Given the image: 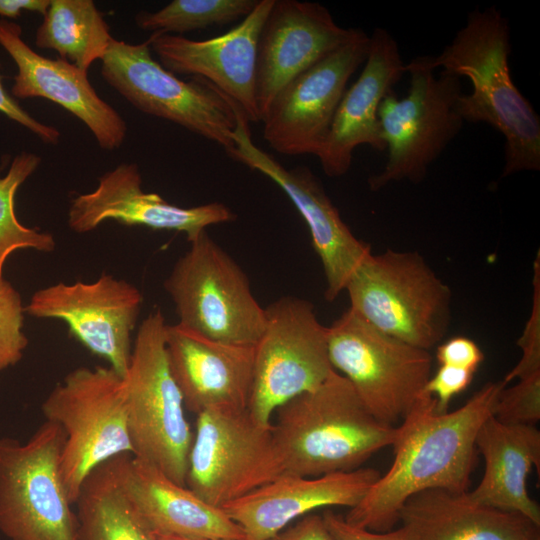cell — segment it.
I'll use <instances>...</instances> for the list:
<instances>
[{"label": "cell", "instance_id": "6da1fadb", "mask_svg": "<svg viewBox=\"0 0 540 540\" xmlns=\"http://www.w3.org/2000/svg\"><path fill=\"white\" fill-rule=\"evenodd\" d=\"M505 386L503 380L486 383L459 409L442 414L435 410V398L423 391L398 425L390 468L349 509L345 521L372 532H387L399 522L400 509L409 497L431 489L467 492L477 432L492 415Z\"/></svg>", "mask_w": 540, "mask_h": 540}, {"label": "cell", "instance_id": "7a4b0ae2", "mask_svg": "<svg viewBox=\"0 0 540 540\" xmlns=\"http://www.w3.org/2000/svg\"><path fill=\"white\" fill-rule=\"evenodd\" d=\"M510 52L508 20L490 6L471 11L451 43L433 56L435 68L472 84L458 101L463 121L486 123L504 137L501 177L540 170V118L512 80Z\"/></svg>", "mask_w": 540, "mask_h": 540}, {"label": "cell", "instance_id": "3957f363", "mask_svg": "<svg viewBox=\"0 0 540 540\" xmlns=\"http://www.w3.org/2000/svg\"><path fill=\"white\" fill-rule=\"evenodd\" d=\"M272 434L281 475L316 477L360 468L394 444L398 425L378 421L335 370L317 388L274 412Z\"/></svg>", "mask_w": 540, "mask_h": 540}, {"label": "cell", "instance_id": "277c9868", "mask_svg": "<svg viewBox=\"0 0 540 540\" xmlns=\"http://www.w3.org/2000/svg\"><path fill=\"white\" fill-rule=\"evenodd\" d=\"M350 308L379 331L430 350L448 331L450 287L417 251L369 254L346 284Z\"/></svg>", "mask_w": 540, "mask_h": 540}, {"label": "cell", "instance_id": "5b68a950", "mask_svg": "<svg viewBox=\"0 0 540 540\" xmlns=\"http://www.w3.org/2000/svg\"><path fill=\"white\" fill-rule=\"evenodd\" d=\"M166 321L157 309L140 324L133 341L127 386L128 429L132 456L186 486L194 437L182 394L166 353Z\"/></svg>", "mask_w": 540, "mask_h": 540}, {"label": "cell", "instance_id": "8992f818", "mask_svg": "<svg viewBox=\"0 0 540 540\" xmlns=\"http://www.w3.org/2000/svg\"><path fill=\"white\" fill-rule=\"evenodd\" d=\"M41 409L45 420L64 432L59 467L72 505L94 468L115 456L132 454L126 381L109 366L70 371Z\"/></svg>", "mask_w": 540, "mask_h": 540}, {"label": "cell", "instance_id": "52a82bcc", "mask_svg": "<svg viewBox=\"0 0 540 540\" xmlns=\"http://www.w3.org/2000/svg\"><path fill=\"white\" fill-rule=\"evenodd\" d=\"M435 69L433 56L416 57L405 65L407 96L399 99L391 91L381 101L378 118L388 158L383 170L368 179L372 191L404 180L421 182L461 130V78L445 71L436 77Z\"/></svg>", "mask_w": 540, "mask_h": 540}, {"label": "cell", "instance_id": "ba28073f", "mask_svg": "<svg viewBox=\"0 0 540 540\" xmlns=\"http://www.w3.org/2000/svg\"><path fill=\"white\" fill-rule=\"evenodd\" d=\"M164 281L178 323L207 338L254 346L266 322L239 264L207 233L188 241Z\"/></svg>", "mask_w": 540, "mask_h": 540}, {"label": "cell", "instance_id": "9c48e42d", "mask_svg": "<svg viewBox=\"0 0 540 540\" xmlns=\"http://www.w3.org/2000/svg\"><path fill=\"white\" fill-rule=\"evenodd\" d=\"M327 343L333 369L385 425L408 415L431 376L428 350L379 331L350 307L327 327Z\"/></svg>", "mask_w": 540, "mask_h": 540}, {"label": "cell", "instance_id": "30bf717a", "mask_svg": "<svg viewBox=\"0 0 540 540\" xmlns=\"http://www.w3.org/2000/svg\"><path fill=\"white\" fill-rule=\"evenodd\" d=\"M64 439L46 420L25 442L0 437V532L9 540H78L59 467Z\"/></svg>", "mask_w": 540, "mask_h": 540}, {"label": "cell", "instance_id": "8fae6325", "mask_svg": "<svg viewBox=\"0 0 540 540\" xmlns=\"http://www.w3.org/2000/svg\"><path fill=\"white\" fill-rule=\"evenodd\" d=\"M103 79L137 110L168 120L225 149L234 146L237 105L201 78L184 81L152 57L148 41L113 38L101 60Z\"/></svg>", "mask_w": 540, "mask_h": 540}, {"label": "cell", "instance_id": "7c38bea8", "mask_svg": "<svg viewBox=\"0 0 540 540\" xmlns=\"http://www.w3.org/2000/svg\"><path fill=\"white\" fill-rule=\"evenodd\" d=\"M264 330L254 345L253 383L248 412L271 426L276 409L320 386L334 371L328 355L327 326L313 304L284 296L265 308Z\"/></svg>", "mask_w": 540, "mask_h": 540}, {"label": "cell", "instance_id": "4fadbf2b", "mask_svg": "<svg viewBox=\"0 0 540 540\" xmlns=\"http://www.w3.org/2000/svg\"><path fill=\"white\" fill-rule=\"evenodd\" d=\"M271 426L247 409H209L197 414L186 487L221 508L279 477Z\"/></svg>", "mask_w": 540, "mask_h": 540}, {"label": "cell", "instance_id": "5bb4252c", "mask_svg": "<svg viewBox=\"0 0 540 540\" xmlns=\"http://www.w3.org/2000/svg\"><path fill=\"white\" fill-rule=\"evenodd\" d=\"M236 121L232 134L234 146L226 151L228 156L268 177L291 200L309 229L324 271V296L332 302L345 290L357 267L372 253L370 246L352 233L309 168L287 169L260 149L252 140L248 119L238 107Z\"/></svg>", "mask_w": 540, "mask_h": 540}, {"label": "cell", "instance_id": "9a60e30c", "mask_svg": "<svg viewBox=\"0 0 540 540\" xmlns=\"http://www.w3.org/2000/svg\"><path fill=\"white\" fill-rule=\"evenodd\" d=\"M142 303L143 295L135 285L103 274L93 282H58L39 289L25 312L63 321L83 346L124 377Z\"/></svg>", "mask_w": 540, "mask_h": 540}, {"label": "cell", "instance_id": "2e32d148", "mask_svg": "<svg viewBox=\"0 0 540 540\" xmlns=\"http://www.w3.org/2000/svg\"><path fill=\"white\" fill-rule=\"evenodd\" d=\"M369 36H354L290 81L274 98L261 122L263 137L289 156L317 155L329 132L350 77L365 62Z\"/></svg>", "mask_w": 540, "mask_h": 540}, {"label": "cell", "instance_id": "e0dca14e", "mask_svg": "<svg viewBox=\"0 0 540 540\" xmlns=\"http://www.w3.org/2000/svg\"><path fill=\"white\" fill-rule=\"evenodd\" d=\"M273 3L258 0L238 25L213 38L192 40L152 33L147 41L165 69L175 75L206 80L232 100L249 122H260L256 103L257 47Z\"/></svg>", "mask_w": 540, "mask_h": 540}, {"label": "cell", "instance_id": "ac0fdd59", "mask_svg": "<svg viewBox=\"0 0 540 540\" xmlns=\"http://www.w3.org/2000/svg\"><path fill=\"white\" fill-rule=\"evenodd\" d=\"M357 29L339 26L320 3L274 0L257 47L256 103L260 121L290 81L350 40Z\"/></svg>", "mask_w": 540, "mask_h": 540}, {"label": "cell", "instance_id": "d6986e66", "mask_svg": "<svg viewBox=\"0 0 540 540\" xmlns=\"http://www.w3.org/2000/svg\"><path fill=\"white\" fill-rule=\"evenodd\" d=\"M234 219V213L221 202L181 207L157 193L145 192L137 164L121 163L105 172L93 191L71 200L67 223L72 231L87 233L104 221L114 220L128 226L184 232L190 241L208 226Z\"/></svg>", "mask_w": 540, "mask_h": 540}, {"label": "cell", "instance_id": "ffe728a7", "mask_svg": "<svg viewBox=\"0 0 540 540\" xmlns=\"http://www.w3.org/2000/svg\"><path fill=\"white\" fill-rule=\"evenodd\" d=\"M0 45L17 66L11 89L19 99L44 98L67 110L83 122L99 147L113 151L121 147L127 124L90 83L87 72L62 59L35 52L22 39V28L14 21L0 19Z\"/></svg>", "mask_w": 540, "mask_h": 540}, {"label": "cell", "instance_id": "44dd1931", "mask_svg": "<svg viewBox=\"0 0 540 540\" xmlns=\"http://www.w3.org/2000/svg\"><path fill=\"white\" fill-rule=\"evenodd\" d=\"M380 476L365 467L316 477L281 475L221 509L242 529L244 540H269L318 509L354 507Z\"/></svg>", "mask_w": 540, "mask_h": 540}, {"label": "cell", "instance_id": "7402d4cb", "mask_svg": "<svg viewBox=\"0 0 540 540\" xmlns=\"http://www.w3.org/2000/svg\"><path fill=\"white\" fill-rule=\"evenodd\" d=\"M167 359L185 408L247 409L253 383L254 346L216 341L179 323L165 330Z\"/></svg>", "mask_w": 540, "mask_h": 540}, {"label": "cell", "instance_id": "603a6c76", "mask_svg": "<svg viewBox=\"0 0 540 540\" xmlns=\"http://www.w3.org/2000/svg\"><path fill=\"white\" fill-rule=\"evenodd\" d=\"M364 63L358 79L346 89L316 155L324 173L330 177L348 172L353 152L359 145L386 150L378 110L383 98L405 73L398 44L388 31L374 29Z\"/></svg>", "mask_w": 540, "mask_h": 540}, {"label": "cell", "instance_id": "cb8c5ba5", "mask_svg": "<svg viewBox=\"0 0 540 540\" xmlns=\"http://www.w3.org/2000/svg\"><path fill=\"white\" fill-rule=\"evenodd\" d=\"M122 480L133 505L156 536L244 540L242 529L221 508L132 454L123 455Z\"/></svg>", "mask_w": 540, "mask_h": 540}, {"label": "cell", "instance_id": "d4e9b609", "mask_svg": "<svg viewBox=\"0 0 540 540\" xmlns=\"http://www.w3.org/2000/svg\"><path fill=\"white\" fill-rule=\"evenodd\" d=\"M399 521L412 540H540V526L527 517L475 503L466 492H419L405 501Z\"/></svg>", "mask_w": 540, "mask_h": 540}, {"label": "cell", "instance_id": "484cf974", "mask_svg": "<svg viewBox=\"0 0 540 540\" xmlns=\"http://www.w3.org/2000/svg\"><path fill=\"white\" fill-rule=\"evenodd\" d=\"M476 449L485 469L477 487L466 492L478 504L519 513L540 526V509L527 491L533 466L540 470V432L535 425H509L490 415L480 426Z\"/></svg>", "mask_w": 540, "mask_h": 540}, {"label": "cell", "instance_id": "4316f807", "mask_svg": "<svg viewBox=\"0 0 540 540\" xmlns=\"http://www.w3.org/2000/svg\"><path fill=\"white\" fill-rule=\"evenodd\" d=\"M123 455L101 463L83 481L75 502L78 540H159L125 490Z\"/></svg>", "mask_w": 540, "mask_h": 540}, {"label": "cell", "instance_id": "83f0119b", "mask_svg": "<svg viewBox=\"0 0 540 540\" xmlns=\"http://www.w3.org/2000/svg\"><path fill=\"white\" fill-rule=\"evenodd\" d=\"M113 37L92 0H50L35 33V44L55 50L83 71L102 60Z\"/></svg>", "mask_w": 540, "mask_h": 540}, {"label": "cell", "instance_id": "f1b7e54d", "mask_svg": "<svg viewBox=\"0 0 540 540\" xmlns=\"http://www.w3.org/2000/svg\"><path fill=\"white\" fill-rule=\"evenodd\" d=\"M257 3L258 0H173L157 11H139L135 23L152 33L181 34L243 19Z\"/></svg>", "mask_w": 540, "mask_h": 540}, {"label": "cell", "instance_id": "f546056e", "mask_svg": "<svg viewBox=\"0 0 540 540\" xmlns=\"http://www.w3.org/2000/svg\"><path fill=\"white\" fill-rule=\"evenodd\" d=\"M41 158L22 152L12 160L5 176L0 177V280L8 256L18 249L54 251L56 241L49 232L22 225L15 215L14 199L18 188L38 168Z\"/></svg>", "mask_w": 540, "mask_h": 540}, {"label": "cell", "instance_id": "4dcf8cb0", "mask_svg": "<svg viewBox=\"0 0 540 540\" xmlns=\"http://www.w3.org/2000/svg\"><path fill=\"white\" fill-rule=\"evenodd\" d=\"M25 307L20 293L4 278L0 280V371L15 365L28 345L23 328Z\"/></svg>", "mask_w": 540, "mask_h": 540}, {"label": "cell", "instance_id": "1f68e13d", "mask_svg": "<svg viewBox=\"0 0 540 540\" xmlns=\"http://www.w3.org/2000/svg\"><path fill=\"white\" fill-rule=\"evenodd\" d=\"M492 416L509 425H535L540 419V372L500 391Z\"/></svg>", "mask_w": 540, "mask_h": 540}, {"label": "cell", "instance_id": "d6a6232c", "mask_svg": "<svg viewBox=\"0 0 540 540\" xmlns=\"http://www.w3.org/2000/svg\"><path fill=\"white\" fill-rule=\"evenodd\" d=\"M533 300L530 317L517 345L522 356L515 367L503 379L507 385L514 379H521L540 372V253L533 263Z\"/></svg>", "mask_w": 540, "mask_h": 540}, {"label": "cell", "instance_id": "836d02e7", "mask_svg": "<svg viewBox=\"0 0 540 540\" xmlns=\"http://www.w3.org/2000/svg\"><path fill=\"white\" fill-rule=\"evenodd\" d=\"M473 371L447 365L439 368L430 376L423 391L432 395L436 400L435 410L442 414L448 412L449 404L455 395L466 390L471 384Z\"/></svg>", "mask_w": 540, "mask_h": 540}, {"label": "cell", "instance_id": "e575fe53", "mask_svg": "<svg viewBox=\"0 0 540 540\" xmlns=\"http://www.w3.org/2000/svg\"><path fill=\"white\" fill-rule=\"evenodd\" d=\"M436 359L439 365L453 366L475 372L484 360V354L472 339L456 336L438 345Z\"/></svg>", "mask_w": 540, "mask_h": 540}, {"label": "cell", "instance_id": "d590c367", "mask_svg": "<svg viewBox=\"0 0 540 540\" xmlns=\"http://www.w3.org/2000/svg\"><path fill=\"white\" fill-rule=\"evenodd\" d=\"M0 112L9 119L30 130L44 143L57 144L60 141L61 134L57 128L36 120L32 115L24 110L22 106L15 100V98L5 89L1 74Z\"/></svg>", "mask_w": 540, "mask_h": 540}, {"label": "cell", "instance_id": "8d00e7d4", "mask_svg": "<svg viewBox=\"0 0 540 540\" xmlns=\"http://www.w3.org/2000/svg\"><path fill=\"white\" fill-rule=\"evenodd\" d=\"M322 517L335 540H412L409 531L403 526L378 533L352 526L344 517L331 510H326Z\"/></svg>", "mask_w": 540, "mask_h": 540}, {"label": "cell", "instance_id": "74e56055", "mask_svg": "<svg viewBox=\"0 0 540 540\" xmlns=\"http://www.w3.org/2000/svg\"><path fill=\"white\" fill-rule=\"evenodd\" d=\"M269 540H335L322 515L307 514Z\"/></svg>", "mask_w": 540, "mask_h": 540}, {"label": "cell", "instance_id": "f35d334b", "mask_svg": "<svg viewBox=\"0 0 540 540\" xmlns=\"http://www.w3.org/2000/svg\"><path fill=\"white\" fill-rule=\"evenodd\" d=\"M50 0H0V16L3 19H16L22 12L38 13L42 16Z\"/></svg>", "mask_w": 540, "mask_h": 540}, {"label": "cell", "instance_id": "ab89813d", "mask_svg": "<svg viewBox=\"0 0 540 540\" xmlns=\"http://www.w3.org/2000/svg\"><path fill=\"white\" fill-rule=\"evenodd\" d=\"M157 538L159 540H234V539H220V538H188V537L171 536V535L157 536Z\"/></svg>", "mask_w": 540, "mask_h": 540}]
</instances>
